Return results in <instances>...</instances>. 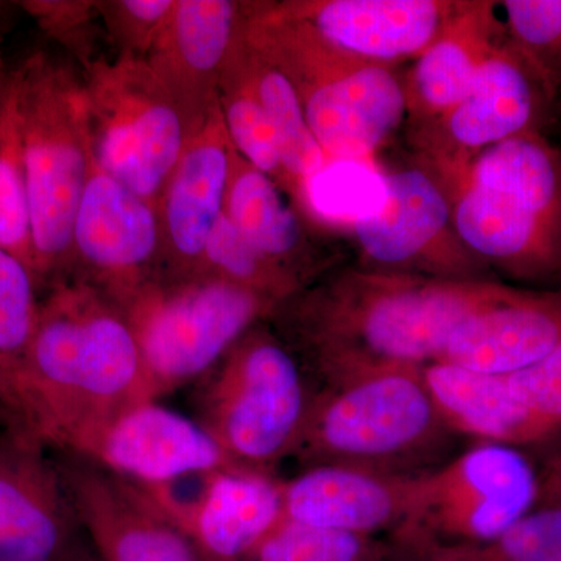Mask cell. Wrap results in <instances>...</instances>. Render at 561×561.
Instances as JSON below:
<instances>
[{
    "instance_id": "obj_10",
    "label": "cell",
    "mask_w": 561,
    "mask_h": 561,
    "mask_svg": "<svg viewBox=\"0 0 561 561\" xmlns=\"http://www.w3.org/2000/svg\"><path fill=\"white\" fill-rule=\"evenodd\" d=\"M62 485L101 561H208L142 486L94 460L62 453Z\"/></svg>"
},
{
    "instance_id": "obj_19",
    "label": "cell",
    "mask_w": 561,
    "mask_h": 561,
    "mask_svg": "<svg viewBox=\"0 0 561 561\" xmlns=\"http://www.w3.org/2000/svg\"><path fill=\"white\" fill-rule=\"evenodd\" d=\"M412 476L319 465L284 483L283 518L368 534L404 522Z\"/></svg>"
},
{
    "instance_id": "obj_23",
    "label": "cell",
    "mask_w": 561,
    "mask_h": 561,
    "mask_svg": "<svg viewBox=\"0 0 561 561\" xmlns=\"http://www.w3.org/2000/svg\"><path fill=\"white\" fill-rule=\"evenodd\" d=\"M504 31L494 3H461L445 31L420 55L413 88L423 108L446 116L470 91Z\"/></svg>"
},
{
    "instance_id": "obj_14",
    "label": "cell",
    "mask_w": 561,
    "mask_h": 561,
    "mask_svg": "<svg viewBox=\"0 0 561 561\" xmlns=\"http://www.w3.org/2000/svg\"><path fill=\"white\" fill-rule=\"evenodd\" d=\"M232 151L217 101L187 140L162 191L158 206L164 241L162 278L202 275L206 242L225 213Z\"/></svg>"
},
{
    "instance_id": "obj_32",
    "label": "cell",
    "mask_w": 561,
    "mask_h": 561,
    "mask_svg": "<svg viewBox=\"0 0 561 561\" xmlns=\"http://www.w3.org/2000/svg\"><path fill=\"white\" fill-rule=\"evenodd\" d=\"M364 552L360 534L283 518L251 556L254 561H360Z\"/></svg>"
},
{
    "instance_id": "obj_36",
    "label": "cell",
    "mask_w": 561,
    "mask_h": 561,
    "mask_svg": "<svg viewBox=\"0 0 561 561\" xmlns=\"http://www.w3.org/2000/svg\"><path fill=\"white\" fill-rule=\"evenodd\" d=\"M505 379L527 408L561 424V345L529 367L505 375Z\"/></svg>"
},
{
    "instance_id": "obj_6",
    "label": "cell",
    "mask_w": 561,
    "mask_h": 561,
    "mask_svg": "<svg viewBox=\"0 0 561 561\" xmlns=\"http://www.w3.org/2000/svg\"><path fill=\"white\" fill-rule=\"evenodd\" d=\"M83 83L92 161L160 206L194 128L146 60L99 58L84 68Z\"/></svg>"
},
{
    "instance_id": "obj_28",
    "label": "cell",
    "mask_w": 561,
    "mask_h": 561,
    "mask_svg": "<svg viewBox=\"0 0 561 561\" xmlns=\"http://www.w3.org/2000/svg\"><path fill=\"white\" fill-rule=\"evenodd\" d=\"M202 275L217 276L256 291L278 308L298 294L301 283L297 273L254 249L225 213L206 242Z\"/></svg>"
},
{
    "instance_id": "obj_40",
    "label": "cell",
    "mask_w": 561,
    "mask_h": 561,
    "mask_svg": "<svg viewBox=\"0 0 561 561\" xmlns=\"http://www.w3.org/2000/svg\"><path fill=\"white\" fill-rule=\"evenodd\" d=\"M3 28V5L0 3V35H2Z\"/></svg>"
},
{
    "instance_id": "obj_30",
    "label": "cell",
    "mask_w": 561,
    "mask_h": 561,
    "mask_svg": "<svg viewBox=\"0 0 561 561\" xmlns=\"http://www.w3.org/2000/svg\"><path fill=\"white\" fill-rule=\"evenodd\" d=\"M39 287L32 268L0 247V394L20 368L35 334Z\"/></svg>"
},
{
    "instance_id": "obj_26",
    "label": "cell",
    "mask_w": 561,
    "mask_h": 561,
    "mask_svg": "<svg viewBox=\"0 0 561 561\" xmlns=\"http://www.w3.org/2000/svg\"><path fill=\"white\" fill-rule=\"evenodd\" d=\"M242 47L243 35L220 80L219 105L225 128L236 153L287 191L278 138L247 72Z\"/></svg>"
},
{
    "instance_id": "obj_9",
    "label": "cell",
    "mask_w": 561,
    "mask_h": 561,
    "mask_svg": "<svg viewBox=\"0 0 561 561\" xmlns=\"http://www.w3.org/2000/svg\"><path fill=\"white\" fill-rule=\"evenodd\" d=\"M72 254L80 279L124 308L164 273L160 209L92 162L73 224Z\"/></svg>"
},
{
    "instance_id": "obj_35",
    "label": "cell",
    "mask_w": 561,
    "mask_h": 561,
    "mask_svg": "<svg viewBox=\"0 0 561 561\" xmlns=\"http://www.w3.org/2000/svg\"><path fill=\"white\" fill-rule=\"evenodd\" d=\"M20 5L31 14L41 31L72 51L84 68L91 65L88 32L95 14H99L98 2L28 0Z\"/></svg>"
},
{
    "instance_id": "obj_8",
    "label": "cell",
    "mask_w": 561,
    "mask_h": 561,
    "mask_svg": "<svg viewBox=\"0 0 561 561\" xmlns=\"http://www.w3.org/2000/svg\"><path fill=\"white\" fill-rule=\"evenodd\" d=\"M538 476L512 446L483 443L411 478L404 523L482 542L501 537L537 505Z\"/></svg>"
},
{
    "instance_id": "obj_38",
    "label": "cell",
    "mask_w": 561,
    "mask_h": 561,
    "mask_svg": "<svg viewBox=\"0 0 561 561\" xmlns=\"http://www.w3.org/2000/svg\"><path fill=\"white\" fill-rule=\"evenodd\" d=\"M10 70L3 65L2 58H0V94H2L3 88H5L7 80H9Z\"/></svg>"
},
{
    "instance_id": "obj_31",
    "label": "cell",
    "mask_w": 561,
    "mask_h": 561,
    "mask_svg": "<svg viewBox=\"0 0 561 561\" xmlns=\"http://www.w3.org/2000/svg\"><path fill=\"white\" fill-rule=\"evenodd\" d=\"M496 5L508 41L552 94L561 84V0H507Z\"/></svg>"
},
{
    "instance_id": "obj_18",
    "label": "cell",
    "mask_w": 561,
    "mask_h": 561,
    "mask_svg": "<svg viewBox=\"0 0 561 561\" xmlns=\"http://www.w3.org/2000/svg\"><path fill=\"white\" fill-rule=\"evenodd\" d=\"M561 345V298L512 289L454 331L435 362L511 375Z\"/></svg>"
},
{
    "instance_id": "obj_1",
    "label": "cell",
    "mask_w": 561,
    "mask_h": 561,
    "mask_svg": "<svg viewBox=\"0 0 561 561\" xmlns=\"http://www.w3.org/2000/svg\"><path fill=\"white\" fill-rule=\"evenodd\" d=\"M513 287L467 278L351 273L295 302L294 327L328 387L435 362L454 331Z\"/></svg>"
},
{
    "instance_id": "obj_7",
    "label": "cell",
    "mask_w": 561,
    "mask_h": 561,
    "mask_svg": "<svg viewBox=\"0 0 561 561\" xmlns=\"http://www.w3.org/2000/svg\"><path fill=\"white\" fill-rule=\"evenodd\" d=\"M219 365L202 394V426L245 470L291 456L312 400L286 346L251 330Z\"/></svg>"
},
{
    "instance_id": "obj_20",
    "label": "cell",
    "mask_w": 561,
    "mask_h": 561,
    "mask_svg": "<svg viewBox=\"0 0 561 561\" xmlns=\"http://www.w3.org/2000/svg\"><path fill=\"white\" fill-rule=\"evenodd\" d=\"M453 208L440 186L419 169L386 173V201L368 219L353 230L360 249L378 264L402 267L427 260L449 273L459 265L442 253L438 245L448 238ZM463 271V268H461Z\"/></svg>"
},
{
    "instance_id": "obj_22",
    "label": "cell",
    "mask_w": 561,
    "mask_h": 561,
    "mask_svg": "<svg viewBox=\"0 0 561 561\" xmlns=\"http://www.w3.org/2000/svg\"><path fill=\"white\" fill-rule=\"evenodd\" d=\"M541 91L548 94L540 77L504 32L476 73L468 94L446 114V130L457 146L468 150H483L531 131Z\"/></svg>"
},
{
    "instance_id": "obj_15",
    "label": "cell",
    "mask_w": 561,
    "mask_h": 561,
    "mask_svg": "<svg viewBox=\"0 0 561 561\" xmlns=\"http://www.w3.org/2000/svg\"><path fill=\"white\" fill-rule=\"evenodd\" d=\"M202 479L201 493L190 501L180 500L168 485L139 486L187 531L206 560L251 556L283 519L284 483L245 468H227Z\"/></svg>"
},
{
    "instance_id": "obj_3",
    "label": "cell",
    "mask_w": 561,
    "mask_h": 561,
    "mask_svg": "<svg viewBox=\"0 0 561 561\" xmlns=\"http://www.w3.org/2000/svg\"><path fill=\"white\" fill-rule=\"evenodd\" d=\"M245 39L291 81L328 160L371 161L400 127L408 95L387 66L357 60L262 5H251Z\"/></svg>"
},
{
    "instance_id": "obj_2",
    "label": "cell",
    "mask_w": 561,
    "mask_h": 561,
    "mask_svg": "<svg viewBox=\"0 0 561 561\" xmlns=\"http://www.w3.org/2000/svg\"><path fill=\"white\" fill-rule=\"evenodd\" d=\"M13 70L35 275L41 287H54L73 272V224L94 162L87 92L83 76L47 51Z\"/></svg>"
},
{
    "instance_id": "obj_17",
    "label": "cell",
    "mask_w": 561,
    "mask_h": 561,
    "mask_svg": "<svg viewBox=\"0 0 561 561\" xmlns=\"http://www.w3.org/2000/svg\"><path fill=\"white\" fill-rule=\"evenodd\" d=\"M262 9L272 16L305 22L357 60L387 66L420 57L445 31L456 7L435 0H320Z\"/></svg>"
},
{
    "instance_id": "obj_5",
    "label": "cell",
    "mask_w": 561,
    "mask_h": 561,
    "mask_svg": "<svg viewBox=\"0 0 561 561\" xmlns=\"http://www.w3.org/2000/svg\"><path fill=\"white\" fill-rule=\"evenodd\" d=\"M276 308L256 291L197 275L154 280L121 309L135 332L157 401L219 365Z\"/></svg>"
},
{
    "instance_id": "obj_39",
    "label": "cell",
    "mask_w": 561,
    "mask_h": 561,
    "mask_svg": "<svg viewBox=\"0 0 561 561\" xmlns=\"http://www.w3.org/2000/svg\"><path fill=\"white\" fill-rule=\"evenodd\" d=\"M72 561H101V560L92 559V556H90V553H88L87 551H83L80 553L79 557H77L76 560H72Z\"/></svg>"
},
{
    "instance_id": "obj_11",
    "label": "cell",
    "mask_w": 561,
    "mask_h": 561,
    "mask_svg": "<svg viewBox=\"0 0 561 561\" xmlns=\"http://www.w3.org/2000/svg\"><path fill=\"white\" fill-rule=\"evenodd\" d=\"M460 241L515 275L561 267V173L486 190L468 181L453 209Z\"/></svg>"
},
{
    "instance_id": "obj_29",
    "label": "cell",
    "mask_w": 561,
    "mask_h": 561,
    "mask_svg": "<svg viewBox=\"0 0 561 561\" xmlns=\"http://www.w3.org/2000/svg\"><path fill=\"white\" fill-rule=\"evenodd\" d=\"M386 201V173L371 161L328 160L306 183L302 206L323 220L356 225Z\"/></svg>"
},
{
    "instance_id": "obj_24",
    "label": "cell",
    "mask_w": 561,
    "mask_h": 561,
    "mask_svg": "<svg viewBox=\"0 0 561 561\" xmlns=\"http://www.w3.org/2000/svg\"><path fill=\"white\" fill-rule=\"evenodd\" d=\"M225 216L265 256L298 273L302 250L300 219L287 205L280 187L232 151Z\"/></svg>"
},
{
    "instance_id": "obj_13",
    "label": "cell",
    "mask_w": 561,
    "mask_h": 561,
    "mask_svg": "<svg viewBox=\"0 0 561 561\" xmlns=\"http://www.w3.org/2000/svg\"><path fill=\"white\" fill-rule=\"evenodd\" d=\"M79 456L142 486L239 468L201 423L157 401L133 405L111 421Z\"/></svg>"
},
{
    "instance_id": "obj_37",
    "label": "cell",
    "mask_w": 561,
    "mask_h": 561,
    "mask_svg": "<svg viewBox=\"0 0 561 561\" xmlns=\"http://www.w3.org/2000/svg\"><path fill=\"white\" fill-rule=\"evenodd\" d=\"M561 505V453L538 478L537 507Z\"/></svg>"
},
{
    "instance_id": "obj_21",
    "label": "cell",
    "mask_w": 561,
    "mask_h": 561,
    "mask_svg": "<svg viewBox=\"0 0 561 561\" xmlns=\"http://www.w3.org/2000/svg\"><path fill=\"white\" fill-rule=\"evenodd\" d=\"M424 386L446 426L485 443L512 446L552 437L561 424L545 419L513 394L507 379L431 362L421 367Z\"/></svg>"
},
{
    "instance_id": "obj_4",
    "label": "cell",
    "mask_w": 561,
    "mask_h": 561,
    "mask_svg": "<svg viewBox=\"0 0 561 561\" xmlns=\"http://www.w3.org/2000/svg\"><path fill=\"white\" fill-rule=\"evenodd\" d=\"M446 426L421 368H391L328 387L312 400L294 456L382 474L423 460Z\"/></svg>"
},
{
    "instance_id": "obj_12",
    "label": "cell",
    "mask_w": 561,
    "mask_h": 561,
    "mask_svg": "<svg viewBox=\"0 0 561 561\" xmlns=\"http://www.w3.org/2000/svg\"><path fill=\"white\" fill-rule=\"evenodd\" d=\"M46 446L16 427L0 435V561H72L80 524Z\"/></svg>"
},
{
    "instance_id": "obj_33",
    "label": "cell",
    "mask_w": 561,
    "mask_h": 561,
    "mask_svg": "<svg viewBox=\"0 0 561 561\" xmlns=\"http://www.w3.org/2000/svg\"><path fill=\"white\" fill-rule=\"evenodd\" d=\"M176 0H111L98 2L99 16L121 57L146 60L164 31Z\"/></svg>"
},
{
    "instance_id": "obj_27",
    "label": "cell",
    "mask_w": 561,
    "mask_h": 561,
    "mask_svg": "<svg viewBox=\"0 0 561 561\" xmlns=\"http://www.w3.org/2000/svg\"><path fill=\"white\" fill-rule=\"evenodd\" d=\"M0 247L20 257L35 273L31 197L13 69L0 94Z\"/></svg>"
},
{
    "instance_id": "obj_16",
    "label": "cell",
    "mask_w": 561,
    "mask_h": 561,
    "mask_svg": "<svg viewBox=\"0 0 561 561\" xmlns=\"http://www.w3.org/2000/svg\"><path fill=\"white\" fill-rule=\"evenodd\" d=\"M250 3L176 0L171 20L146 61L194 130L219 101L232 50L241 41Z\"/></svg>"
},
{
    "instance_id": "obj_34",
    "label": "cell",
    "mask_w": 561,
    "mask_h": 561,
    "mask_svg": "<svg viewBox=\"0 0 561 561\" xmlns=\"http://www.w3.org/2000/svg\"><path fill=\"white\" fill-rule=\"evenodd\" d=\"M489 553L493 561H561V505L530 511L490 541Z\"/></svg>"
},
{
    "instance_id": "obj_25",
    "label": "cell",
    "mask_w": 561,
    "mask_h": 561,
    "mask_svg": "<svg viewBox=\"0 0 561 561\" xmlns=\"http://www.w3.org/2000/svg\"><path fill=\"white\" fill-rule=\"evenodd\" d=\"M243 62L262 108L278 138L287 191L302 205L306 183L328 162L309 127L300 95L286 73L247 43L243 32Z\"/></svg>"
}]
</instances>
